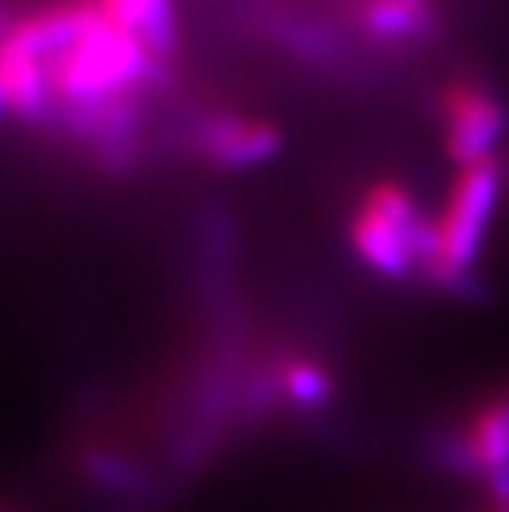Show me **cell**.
Listing matches in <instances>:
<instances>
[{
  "label": "cell",
  "mask_w": 509,
  "mask_h": 512,
  "mask_svg": "<svg viewBox=\"0 0 509 512\" xmlns=\"http://www.w3.org/2000/svg\"><path fill=\"white\" fill-rule=\"evenodd\" d=\"M350 243L362 264L381 276L399 279L430 267L433 221L414 206L411 194L396 181L372 184L353 209Z\"/></svg>",
  "instance_id": "6da1fadb"
},
{
  "label": "cell",
  "mask_w": 509,
  "mask_h": 512,
  "mask_svg": "<svg viewBox=\"0 0 509 512\" xmlns=\"http://www.w3.org/2000/svg\"><path fill=\"white\" fill-rule=\"evenodd\" d=\"M500 200V163L485 157L460 166L439 218H433V258L427 276L445 289L464 286L485 246Z\"/></svg>",
  "instance_id": "7a4b0ae2"
},
{
  "label": "cell",
  "mask_w": 509,
  "mask_h": 512,
  "mask_svg": "<svg viewBox=\"0 0 509 512\" xmlns=\"http://www.w3.org/2000/svg\"><path fill=\"white\" fill-rule=\"evenodd\" d=\"M442 142L454 166H470L491 157L506 129V111L494 92L479 83L457 80L442 92Z\"/></svg>",
  "instance_id": "3957f363"
},
{
  "label": "cell",
  "mask_w": 509,
  "mask_h": 512,
  "mask_svg": "<svg viewBox=\"0 0 509 512\" xmlns=\"http://www.w3.org/2000/svg\"><path fill=\"white\" fill-rule=\"evenodd\" d=\"M197 151L221 169H246L267 163L280 154L283 135L270 120L243 117V114H209L194 132Z\"/></svg>",
  "instance_id": "277c9868"
},
{
  "label": "cell",
  "mask_w": 509,
  "mask_h": 512,
  "mask_svg": "<svg viewBox=\"0 0 509 512\" xmlns=\"http://www.w3.org/2000/svg\"><path fill=\"white\" fill-rule=\"evenodd\" d=\"M105 19L145 43V50L166 62L175 53L178 25L172 0H96Z\"/></svg>",
  "instance_id": "5b68a950"
},
{
  "label": "cell",
  "mask_w": 509,
  "mask_h": 512,
  "mask_svg": "<svg viewBox=\"0 0 509 512\" xmlns=\"http://www.w3.org/2000/svg\"><path fill=\"white\" fill-rule=\"evenodd\" d=\"M359 25L387 43H405L430 34L433 28V0H359Z\"/></svg>",
  "instance_id": "8992f818"
},
{
  "label": "cell",
  "mask_w": 509,
  "mask_h": 512,
  "mask_svg": "<svg viewBox=\"0 0 509 512\" xmlns=\"http://www.w3.org/2000/svg\"><path fill=\"white\" fill-rule=\"evenodd\" d=\"M276 390H280L289 402H295L298 408H319L332 393V378L329 371L319 362L307 359V356H292L280 365L273 378Z\"/></svg>",
  "instance_id": "52a82bcc"
},
{
  "label": "cell",
  "mask_w": 509,
  "mask_h": 512,
  "mask_svg": "<svg viewBox=\"0 0 509 512\" xmlns=\"http://www.w3.org/2000/svg\"><path fill=\"white\" fill-rule=\"evenodd\" d=\"M4 114H10V108H7V96H4V86H0V117Z\"/></svg>",
  "instance_id": "ba28073f"
}]
</instances>
